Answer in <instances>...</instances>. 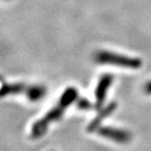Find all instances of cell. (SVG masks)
I'll use <instances>...</instances> for the list:
<instances>
[{"instance_id": "6da1fadb", "label": "cell", "mask_w": 151, "mask_h": 151, "mask_svg": "<svg viewBox=\"0 0 151 151\" xmlns=\"http://www.w3.org/2000/svg\"><path fill=\"white\" fill-rule=\"evenodd\" d=\"M77 97L78 90L75 87H68L61 97H60L56 106L51 108L49 112L45 114L40 120L37 121L32 125L31 131V137L34 138V139L41 137L45 134V132L47 131L50 124L58 121L64 115L66 109L77 99Z\"/></svg>"}, {"instance_id": "7a4b0ae2", "label": "cell", "mask_w": 151, "mask_h": 151, "mask_svg": "<svg viewBox=\"0 0 151 151\" xmlns=\"http://www.w3.org/2000/svg\"><path fill=\"white\" fill-rule=\"evenodd\" d=\"M94 60L99 64L112 65L121 68L128 69H138L142 66V61L135 57L125 56L119 53L111 52V51L100 50L95 53Z\"/></svg>"}, {"instance_id": "3957f363", "label": "cell", "mask_w": 151, "mask_h": 151, "mask_svg": "<svg viewBox=\"0 0 151 151\" xmlns=\"http://www.w3.org/2000/svg\"><path fill=\"white\" fill-rule=\"evenodd\" d=\"M96 131L100 137L121 144L129 143L132 138V135L129 131L113 127H99Z\"/></svg>"}, {"instance_id": "277c9868", "label": "cell", "mask_w": 151, "mask_h": 151, "mask_svg": "<svg viewBox=\"0 0 151 151\" xmlns=\"http://www.w3.org/2000/svg\"><path fill=\"white\" fill-rule=\"evenodd\" d=\"M113 83V76L112 75H104L100 78L98 81V84L95 89V100L96 107L99 108L104 104V101L106 99L107 91L109 89L110 86Z\"/></svg>"}, {"instance_id": "5b68a950", "label": "cell", "mask_w": 151, "mask_h": 151, "mask_svg": "<svg viewBox=\"0 0 151 151\" xmlns=\"http://www.w3.org/2000/svg\"><path fill=\"white\" fill-rule=\"evenodd\" d=\"M117 108V103L112 102L110 103L108 106H106L103 110H101L100 112L97 114L94 119L92 120V122L89 124L87 127V131L88 132H94L95 129H97L100 127V124L102 123V121L104 120V118H106L109 116L110 114L113 113V111Z\"/></svg>"}, {"instance_id": "8992f818", "label": "cell", "mask_w": 151, "mask_h": 151, "mask_svg": "<svg viewBox=\"0 0 151 151\" xmlns=\"http://www.w3.org/2000/svg\"><path fill=\"white\" fill-rule=\"evenodd\" d=\"M29 86L26 83H6L2 86L1 95L4 97L6 95H13V94H20V93H25L27 94L29 90Z\"/></svg>"}, {"instance_id": "52a82bcc", "label": "cell", "mask_w": 151, "mask_h": 151, "mask_svg": "<svg viewBox=\"0 0 151 151\" xmlns=\"http://www.w3.org/2000/svg\"><path fill=\"white\" fill-rule=\"evenodd\" d=\"M78 107L80 108V109L86 110V109H89V108L91 107V104H90L89 101L86 100V99H81V100L78 101Z\"/></svg>"}, {"instance_id": "ba28073f", "label": "cell", "mask_w": 151, "mask_h": 151, "mask_svg": "<svg viewBox=\"0 0 151 151\" xmlns=\"http://www.w3.org/2000/svg\"><path fill=\"white\" fill-rule=\"evenodd\" d=\"M144 90H145V92L147 94H151V81H148V83L145 84Z\"/></svg>"}]
</instances>
